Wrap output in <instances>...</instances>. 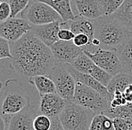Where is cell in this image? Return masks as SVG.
<instances>
[{
    "mask_svg": "<svg viewBox=\"0 0 132 130\" xmlns=\"http://www.w3.org/2000/svg\"><path fill=\"white\" fill-rule=\"evenodd\" d=\"M10 43V42H9ZM13 68L28 80L38 75L49 76L56 65L50 48L29 32L10 43Z\"/></svg>",
    "mask_w": 132,
    "mask_h": 130,
    "instance_id": "obj_1",
    "label": "cell"
},
{
    "mask_svg": "<svg viewBox=\"0 0 132 130\" xmlns=\"http://www.w3.org/2000/svg\"><path fill=\"white\" fill-rule=\"evenodd\" d=\"M94 38L100 42V48L116 50L127 36V31L113 15L102 16L93 20Z\"/></svg>",
    "mask_w": 132,
    "mask_h": 130,
    "instance_id": "obj_2",
    "label": "cell"
},
{
    "mask_svg": "<svg viewBox=\"0 0 132 130\" xmlns=\"http://www.w3.org/2000/svg\"><path fill=\"white\" fill-rule=\"evenodd\" d=\"M29 105H31L30 98L19 81L16 79L6 81L1 105L2 114L10 117L20 113Z\"/></svg>",
    "mask_w": 132,
    "mask_h": 130,
    "instance_id": "obj_3",
    "label": "cell"
},
{
    "mask_svg": "<svg viewBox=\"0 0 132 130\" xmlns=\"http://www.w3.org/2000/svg\"><path fill=\"white\" fill-rule=\"evenodd\" d=\"M95 114L91 110L73 102H68L59 118L65 130H89Z\"/></svg>",
    "mask_w": 132,
    "mask_h": 130,
    "instance_id": "obj_4",
    "label": "cell"
},
{
    "mask_svg": "<svg viewBox=\"0 0 132 130\" xmlns=\"http://www.w3.org/2000/svg\"><path fill=\"white\" fill-rule=\"evenodd\" d=\"M71 102L89 109L95 114H103L110 106L111 102L98 91L80 83H76L74 96Z\"/></svg>",
    "mask_w": 132,
    "mask_h": 130,
    "instance_id": "obj_5",
    "label": "cell"
},
{
    "mask_svg": "<svg viewBox=\"0 0 132 130\" xmlns=\"http://www.w3.org/2000/svg\"><path fill=\"white\" fill-rule=\"evenodd\" d=\"M22 18L31 25H44L62 21L61 16L48 5L41 2L30 1L29 4L21 13Z\"/></svg>",
    "mask_w": 132,
    "mask_h": 130,
    "instance_id": "obj_6",
    "label": "cell"
},
{
    "mask_svg": "<svg viewBox=\"0 0 132 130\" xmlns=\"http://www.w3.org/2000/svg\"><path fill=\"white\" fill-rule=\"evenodd\" d=\"M82 52L90 58L95 65L112 76L122 72V63L115 50L98 48L93 52L82 48Z\"/></svg>",
    "mask_w": 132,
    "mask_h": 130,
    "instance_id": "obj_7",
    "label": "cell"
},
{
    "mask_svg": "<svg viewBox=\"0 0 132 130\" xmlns=\"http://www.w3.org/2000/svg\"><path fill=\"white\" fill-rule=\"evenodd\" d=\"M49 77L56 86L58 95L67 102H71L76 88V81L73 76L62 65H56Z\"/></svg>",
    "mask_w": 132,
    "mask_h": 130,
    "instance_id": "obj_8",
    "label": "cell"
},
{
    "mask_svg": "<svg viewBox=\"0 0 132 130\" xmlns=\"http://www.w3.org/2000/svg\"><path fill=\"white\" fill-rule=\"evenodd\" d=\"M32 25L23 18L10 17L0 23V37L10 43L21 39L31 29Z\"/></svg>",
    "mask_w": 132,
    "mask_h": 130,
    "instance_id": "obj_9",
    "label": "cell"
},
{
    "mask_svg": "<svg viewBox=\"0 0 132 130\" xmlns=\"http://www.w3.org/2000/svg\"><path fill=\"white\" fill-rule=\"evenodd\" d=\"M50 48L54 57L56 65H71L82 53V48L76 46L73 41L59 40Z\"/></svg>",
    "mask_w": 132,
    "mask_h": 130,
    "instance_id": "obj_10",
    "label": "cell"
},
{
    "mask_svg": "<svg viewBox=\"0 0 132 130\" xmlns=\"http://www.w3.org/2000/svg\"><path fill=\"white\" fill-rule=\"evenodd\" d=\"M67 101L57 93H49L40 96V111L51 118L59 117L64 110Z\"/></svg>",
    "mask_w": 132,
    "mask_h": 130,
    "instance_id": "obj_11",
    "label": "cell"
},
{
    "mask_svg": "<svg viewBox=\"0 0 132 130\" xmlns=\"http://www.w3.org/2000/svg\"><path fill=\"white\" fill-rule=\"evenodd\" d=\"M36 111L32 105H29L18 114L8 117L6 120V130H35L33 121Z\"/></svg>",
    "mask_w": 132,
    "mask_h": 130,
    "instance_id": "obj_12",
    "label": "cell"
},
{
    "mask_svg": "<svg viewBox=\"0 0 132 130\" xmlns=\"http://www.w3.org/2000/svg\"><path fill=\"white\" fill-rule=\"evenodd\" d=\"M62 23L61 21H56L47 24L32 25L29 32L47 46L50 47L59 40L58 33L61 29Z\"/></svg>",
    "mask_w": 132,
    "mask_h": 130,
    "instance_id": "obj_13",
    "label": "cell"
},
{
    "mask_svg": "<svg viewBox=\"0 0 132 130\" xmlns=\"http://www.w3.org/2000/svg\"><path fill=\"white\" fill-rule=\"evenodd\" d=\"M62 65L73 76L76 83H82V84L86 85L87 87H89L95 90L98 91L99 93H101L102 96L107 98V99L110 100V102L112 101L113 95H111L108 92L107 87L105 86L102 85L101 83H99L98 81H96L93 77H92L91 75L88 74L82 73V72L77 71L69 64H63Z\"/></svg>",
    "mask_w": 132,
    "mask_h": 130,
    "instance_id": "obj_14",
    "label": "cell"
},
{
    "mask_svg": "<svg viewBox=\"0 0 132 130\" xmlns=\"http://www.w3.org/2000/svg\"><path fill=\"white\" fill-rule=\"evenodd\" d=\"M78 11V16L95 20L104 16L100 0H71Z\"/></svg>",
    "mask_w": 132,
    "mask_h": 130,
    "instance_id": "obj_15",
    "label": "cell"
},
{
    "mask_svg": "<svg viewBox=\"0 0 132 130\" xmlns=\"http://www.w3.org/2000/svg\"><path fill=\"white\" fill-rule=\"evenodd\" d=\"M116 52L122 63V72L132 74V32H128Z\"/></svg>",
    "mask_w": 132,
    "mask_h": 130,
    "instance_id": "obj_16",
    "label": "cell"
},
{
    "mask_svg": "<svg viewBox=\"0 0 132 130\" xmlns=\"http://www.w3.org/2000/svg\"><path fill=\"white\" fill-rule=\"evenodd\" d=\"M41 2L53 8L61 16L63 23L74 20L76 16L71 8V0H31Z\"/></svg>",
    "mask_w": 132,
    "mask_h": 130,
    "instance_id": "obj_17",
    "label": "cell"
},
{
    "mask_svg": "<svg viewBox=\"0 0 132 130\" xmlns=\"http://www.w3.org/2000/svg\"><path fill=\"white\" fill-rule=\"evenodd\" d=\"M65 24L68 25L69 29L77 35L79 33H83L89 36L90 41L94 39L95 26L93 20L87 19L81 16H76L74 20H70Z\"/></svg>",
    "mask_w": 132,
    "mask_h": 130,
    "instance_id": "obj_18",
    "label": "cell"
},
{
    "mask_svg": "<svg viewBox=\"0 0 132 130\" xmlns=\"http://www.w3.org/2000/svg\"><path fill=\"white\" fill-rule=\"evenodd\" d=\"M112 15L127 31L132 32V0H125Z\"/></svg>",
    "mask_w": 132,
    "mask_h": 130,
    "instance_id": "obj_19",
    "label": "cell"
},
{
    "mask_svg": "<svg viewBox=\"0 0 132 130\" xmlns=\"http://www.w3.org/2000/svg\"><path fill=\"white\" fill-rule=\"evenodd\" d=\"M131 84H132V74L120 72L113 76L107 86V89L111 95H113L116 91L123 93L125 89Z\"/></svg>",
    "mask_w": 132,
    "mask_h": 130,
    "instance_id": "obj_20",
    "label": "cell"
},
{
    "mask_svg": "<svg viewBox=\"0 0 132 130\" xmlns=\"http://www.w3.org/2000/svg\"><path fill=\"white\" fill-rule=\"evenodd\" d=\"M29 82L35 86L40 96L49 93H56V86L49 76L38 75L32 77L29 79Z\"/></svg>",
    "mask_w": 132,
    "mask_h": 130,
    "instance_id": "obj_21",
    "label": "cell"
},
{
    "mask_svg": "<svg viewBox=\"0 0 132 130\" xmlns=\"http://www.w3.org/2000/svg\"><path fill=\"white\" fill-rule=\"evenodd\" d=\"M103 114L111 119L119 117L132 122V102H127L123 105L116 108H111L110 106Z\"/></svg>",
    "mask_w": 132,
    "mask_h": 130,
    "instance_id": "obj_22",
    "label": "cell"
},
{
    "mask_svg": "<svg viewBox=\"0 0 132 130\" xmlns=\"http://www.w3.org/2000/svg\"><path fill=\"white\" fill-rule=\"evenodd\" d=\"M89 130H114L113 119L104 114H95L91 122Z\"/></svg>",
    "mask_w": 132,
    "mask_h": 130,
    "instance_id": "obj_23",
    "label": "cell"
},
{
    "mask_svg": "<svg viewBox=\"0 0 132 130\" xmlns=\"http://www.w3.org/2000/svg\"><path fill=\"white\" fill-rule=\"evenodd\" d=\"M93 65L94 63L83 52L71 64L74 69L85 74H88Z\"/></svg>",
    "mask_w": 132,
    "mask_h": 130,
    "instance_id": "obj_24",
    "label": "cell"
},
{
    "mask_svg": "<svg viewBox=\"0 0 132 130\" xmlns=\"http://www.w3.org/2000/svg\"><path fill=\"white\" fill-rule=\"evenodd\" d=\"M88 74L93 77L96 81H98L99 83H101L102 85L105 86L107 87L109 82L112 79L113 76L107 72H105L104 69L101 68L98 65H96L95 63L92 66L90 70L89 71Z\"/></svg>",
    "mask_w": 132,
    "mask_h": 130,
    "instance_id": "obj_25",
    "label": "cell"
},
{
    "mask_svg": "<svg viewBox=\"0 0 132 130\" xmlns=\"http://www.w3.org/2000/svg\"><path fill=\"white\" fill-rule=\"evenodd\" d=\"M125 0H100L101 5L104 16L114 14L122 5Z\"/></svg>",
    "mask_w": 132,
    "mask_h": 130,
    "instance_id": "obj_26",
    "label": "cell"
},
{
    "mask_svg": "<svg viewBox=\"0 0 132 130\" xmlns=\"http://www.w3.org/2000/svg\"><path fill=\"white\" fill-rule=\"evenodd\" d=\"M30 1L31 0H7L11 11V17H16L20 13H22L28 6Z\"/></svg>",
    "mask_w": 132,
    "mask_h": 130,
    "instance_id": "obj_27",
    "label": "cell"
},
{
    "mask_svg": "<svg viewBox=\"0 0 132 130\" xmlns=\"http://www.w3.org/2000/svg\"><path fill=\"white\" fill-rule=\"evenodd\" d=\"M51 126V119L41 114L36 116L33 121V128L35 130H49Z\"/></svg>",
    "mask_w": 132,
    "mask_h": 130,
    "instance_id": "obj_28",
    "label": "cell"
},
{
    "mask_svg": "<svg viewBox=\"0 0 132 130\" xmlns=\"http://www.w3.org/2000/svg\"><path fill=\"white\" fill-rule=\"evenodd\" d=\"M3 59H11V53L9 41L0 37V61Z\"/></svg>",
    "mask_w": 132,
    "mask_h": 130,
    "instance_id": "obj_29",
    "label": "cell"
},
{
    "mask_svg": "<svg viewBox=\"0 0 132 130\" xmlns=\"http://www.w3.org/2000/svg\"><path fill=\"white\" fill-rule=\"evenodd\" d=\"M73 42L76 46L81 48L85 46L91 45V41L89 36L83 33H79V34L75 35L73 39Z\"/></svg>",
    "mask_w": 132,
    "mask_h": 130,
    "instance_id": "obj_30",
    "label": "cell"
},
{
    "mask_svg": "<svg viewBox=\"0 0 132 130\" xmlns=\"http://www.w3.org/2000/svg\"><path fill=\"white\" fill-rule=\"evenodd\" d=\"M128 102L126 101L125 98L124 96L123 93L119 91H116L113 95V98L110 102L111 108H116L119 106L123 105L126 104Z\"/></svg>",
    "mask_w": 132,
    "mask_h": 130,
    "instance_id": "obj_31",
    "label": "cell"
},
{
    "mask_svg": "<svg viewBox=\"0 0 132 130\" xmlns=\"http://www.w3.org/2000/svg\"><path fill=\"white\" fill-rule=\"evenodd\" d=\"M11 11L7 1L2 2L0 5V23L5 21L11 17Z\"/></svg>",
    "mask_w": 132,
    "mask_h": 130,
    "instance_id": "obj_32",
    "label": "cell"
},
{
    "mask_svg": "<svg viewBox=\"0 0 132 130\" xmlns=\"http://www.w3.org/2000/svg\"><path fill=\"white\" fill-rule=\"evenodd\" d=\"M113 123L114 130H128L131 124L132 123V122L128 120L119 118V117L113 118Z\"/></svg>",
    "mask_w": 132,
    "mask_h": 130,
    "instance_id": "obj_33",
    "label": "cell"
},
{
    "mask_svg": "<svg viewBox=\"0 0 132 130\" xmlns=\"http://www.w3.org/2000/svg\"><path fill=\"white\" fill-rule=\"evenodd\" d=\"M75 34L69 29L61 28L58 33V38L62 41H73Z\"/></svg>",
    "mask_w": 132,
    "mask_h": 130,
    "instance_id": "obj_34",
    "label": "cell"
},
{
    "mask_svg": "<svg viewBox=\"0 0 132 130\" xmlns=\"http://www.w3.org/2000/svg\"><path fill=\"white\" fill-rule=\"evenodd\" d=\"M49 130H65L59 117L51 118V126Z\"/></svg>",
    "mask_w": 132,
    "mask_h": 130,
    "instance_id": "obj_35",
    "label": "cell"
},
{
    "mask_svg": "<svg viewBox=\"0 0 132 130\" xmlns=\"http://www.w3.org/2000/svg\"><path fill=\"white\" fill-rule=\"evenodd\" d=\"M0 130H6V123L0 115Z\"/></svg>",
    "mask_w": 132,
    "mask_h": 130,
    "instance_id": "obj_36",
    "label": "cell"
},
{
    "mask_svg": "<svg viewBox=\"0 0 132 130\" xmlns=\"http://www.w3.org/2000/svg\"><path fill=\"white\" fill-rule=\"evenodd\" d=\"M123 95L128 102H132V93H128V94H124L123 93Z\"/></svg>",
    "mask_w": 132,
    "mask_h": 130,
    "instance_id": "obj_37",
    "label": "cell"
},
{
    "mask_svg": "<svg viewBox=\"0 0 132 130\" xmlns=\"http://www.w3.org/2000/svg\"><path fill=\"white\" fill-rule=\"evenodd\" d=\"M128 130H132V123L131 124V126H130V127H129V129Z\"/></svg>",
    "mask_w": 132,
    "mask_h": 130,
    "instance_id": "obj_38",
    "label": "cell"
},
{
    "mask_svg": "<svg viewBox=\"0 0 132 130\" xmlns=\"http://www.w3.org/2000/svg\"><path fill=\"white\" fill-rule=\"evenodd\" d=\"M2 83H1V81H0V92H1V89H2Z\"/></svg>",
    "mask_w": 132,
    "mask_h": 130,
    "instance_id": "obj_39",
    "label": "cell"
},
{
    "mask_svg": "<svg viewBox=\"0 0 132 130\" xmlns=\"http://www.w3.org/2000/svg\"><path fill=\"white\" fill-rule=\"evenodd\" d=\"M0 1H2V2H4V1H6V0H0Z\"/></svg>",
    "mask_w": 132,
    "mask_h": 130,
    "instance_id": "obj_40",
    "label": "cell"
},
{
    "mask_svg": "<svg viewBox=\"0 0 132 130\" xmlns=\"http://www.w3.org/2000/svg\"><path fill=\"white\" fill-rule=\"evenodd\" d=\"M1 3H2V1H0V5H1Z\"/></svg>",
    "mask_w": 132,
    "mask_h": 130,
    "instance_id": "obj_41",
    "label": "cell"
}]
</instances>
